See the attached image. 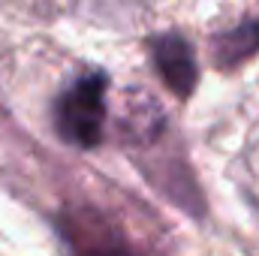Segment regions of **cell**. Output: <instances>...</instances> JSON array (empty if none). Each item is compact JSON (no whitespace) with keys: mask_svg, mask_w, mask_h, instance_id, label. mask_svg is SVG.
Wrapping results in <instances>:
<instances>
[{"mask_svg":"<svg viewBox=\"0 0 259 256\" xmlns=\"http://www.w3.org/2000/svg\"><path fill=\"white\" fill-rule=\"evenodd\" d=\"M106 88L109 75L103 69H84L75 81L58 94L52 106V124L61 142L91 151L103 142L106 133Z\"/></svg>","mask_w":259,"mask_h":256,"instance_id":"6da1fadb","label":"cell"},{"mask_svg":"<svg viewBox=\"0 0 259 256\" xmlns=\"http://www.w3.org/2000/svg\"><path fill=\"white\" fill-rule=\"evenodd\" d=\"M61 235L72 256H151L145 253L121 226H115L97 208H69L58 220Z\"/></svg>","mask_w":259,"mask_h":256,"instance_id":"7a4b0ae2","label":"cell"},{"mask_svg":"<svg viewBox=\"0 0 259 256\" xmlns=\"http://www.w3.org/2000/svg\"><path fill=\"white\" fill-rule=\"evenodd\" d=\"M148 55L157 66L160 78L166 81V88L178 100L193 97L196 84H199V64H196L193 46L181 33L169 30V33L148 36Z\"/></svg>","mask_w":259,"mask_h":256,"instance_id":"3957f363","label":"cell"},{"mask_svg":"<svg viewBox=\"0 0 259 256\" xmlns=\"http://www.w3.org/2000/svg\"><path fill=\"white\" fill-rule=\"evenodd\" d=\"M121 136L124 142H130L133 148H148L154 145L163 130H166V115L160 109V103L142 91V88H130L124 94V109H121Z\"/></svg>","mask_w":259,"mask_h":256,"instance_id":"277c9868","label":"cell"},{"mask_svg":"<svg viewBox=\"0 0 259 256\" xmlns=\"http://www.w3.org/2000/svg\"><path fill=\"white\" fill-rule=\"evenodd\" d=\"M214 64L220 69H235L259 55V18H244L238 27L217 33L211 42Z\"/></svg>","mask_w":259,"mask_h":256,"instance_id":"5b68a950","label":"cell"}]
</instances>
